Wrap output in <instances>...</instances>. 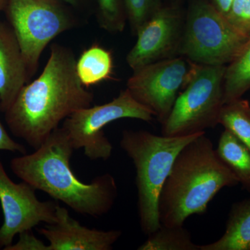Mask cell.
Listing matches in <instances>:
<instances>
[{
	"mask_svg": "<svg viewBox=\"0 0 250 250\" xmlns=\"http://www.w3.org/2000/svg\"><path fill=\"white\" fill-rule=\"evenodd\" d=\"M74 150L61 126L34 152L14 158L10 167L22 182L77 213L94 218L103 216L111 209L118 196L116 179L106 173L89 184L82 182L70 167Z\"/></svg>",
	"mask_w": 250,
	"mask_h": 250,
	"instance_id": "2",
	"label": "cell"
},
{
	"mask_svg": "<svg viewBox=\"0 0 250 250\" xmlns=\"http://www.w3.org/2000/svg\"><path fill=\"white\" fill-rule=\"evenodd\" d=\"M218 124L234 135L250 150V106L241 98L225 104L220 110Z\"/></svg>",
	"mask_w": 250,
	"mask_h": 250,
	"instance_id": "19",
	"label": "cell"
},
{
	"mask_svg": "<svg viewBox=\"0 0 250 250\" xmlns=\"http://www.w3.org/2000/svg\"><path fill=\"white\" fill-rule=\"evenodd\" d=\"M221 161L234 174L243 188L250 192V150L234 135L225 129L215 149Z\"/></svg>",
	"mask_w": 250,
	"mask_h": 250,
	"instance_id": "16",
	"label": "cell"
},
{
	"mask_svg": "<svg viewBox=\"0 0 250 250\" xmlns=\"http://www.w3.org/2000/svg\"><path fill=\"white\" fill-rule=\"evenodd\" d=\"M36 189L22 182L11 180L0 160V204L4 222L0 227V249L14 243L16 235L40 223L54 224L57 221L58 201H40Z\"/></svg>",
	"mask_w": 250,
	"mask_h": 250,
	"instance_id": "10",
	"label": "cell"
},
{
	"mask_svg": "<svg viewBox=\"0 0 250 250\" xmlns=\"http://www.w3.org/2000/svg\"><path fill=\"white\" fill-rule=\"evenodd\" d=\"M192 65V62L183 58L165 59L148 64L134 70L126 89L164 123L173 107L179 90L188 80Z\"/></svg>",
	"mask_w": 250,
	"mask_h": 250,
	"instance_id": "9",
	"label": "cell"
},
{
	"mask_svg": "<svg viewBox=\"0 0 250 250\" xmlns=\"http://www.w3.org/2000/svg\"><path fill=\"white\" fill-rule=\"evenodd\" d=\"M1 112V102H0V113ZM2 113V112H1ZM0 150L9 151L11 152H19L21 154H26V149L23 145L20 144L15 141L10 136L9 133L1 123L0 119Z\"/></svg>",
	"mask_w": 250,
	"mask_h": 250,
	"instance_id": "24",
	"label": "cell"
},
{
	"mask_svg": "<svg viewBox=\"0 0 250 250\" xmlns=\"http://www.w3.org/2000/svg\"><path fill=\"white\" fill-rule=\"evenodd\" d=\"M168 1H175V0H168Z\"/></svg>",
	"mask_w": 250,
	"mask_h": 250,
	"instance_id": "28",
	"label": "cell"
},
{
	"mask_svg": "<svg viewBox=\"0 0 250 250\" xmlns=\"http://www.w3.org/2000/svg\"><path fill=\"white\" fill-rule=\"evenodd\" d=\"M30 77L12 28L0 22V102L2 113L14 103Z\"/></svg>",
	"mask_w": 250,
	"mask_h": 250,
	"instance_id": "13",
	"label": "cell"
},
{
	"mask_svg": "<svg viewBox=\"0 0 250 250\" xmlns=\"http://www.w3.org/2000/svg\"><path fill=\"white\" fill-rule=\"evenodd\" d=\"M233 0H212L211 4L220 14L226 16Z\"/></svg>",
	"mask_w": 250,
	"mask_h": 250,
	"instance_id": "25",
	"label": "cell"
},
{
	"mask_svg": "<svg viewBox=\"0 0 250 250\" xmlns=\"http://www.w3.org/2000/svg\"><path fill=\"white\" fill-rule=\"evenodd\" d=\"M250 88V39L226 67L224 78V104L241 98Z\"/></svg>",
	"mask_w": 250,
	"mask_h": 250,
	"instance_id": "17",
	"label": "cell"
},
{
	"mask_svg": "<svg viewBox=\"0 0 250 250\" xmlns=\"http://www.w3.org/2000/svg\"><path fill=\"white\" fill-rule=\"evenodd\" d=\"M154 116L126 89L109 103L75 111L62 122V127L75 150L83 149L90 160L105 161L113 152V146L103 131L106 125L123 118L149 122Z\"/></svg>",
	"mask_w": 250,
	"mask_h": 250,
	"instance_id": "8",
	"label": "cell"
},
{
	"mask_svg": "<svg viewBox=\"0 0 250 250\" xmlns=\"http://www.w3.org/2000/svg\"><path fill=\"white\" fill-rule=\"evenodd\" d=\"M76 62L71 49L53 44L41 75L23 87L4 113L12 134L34 149L72 113L91 106L93 94L81 83Z\"/></svg>",
	"mask_w": 250,
	"mask_h": 250,
	"instance_id": "1",
	"label": "cell"
},
{
	"mask_svg": "<svg viewBox=\"0 0 250 250\" xmlns=\"http://www.w3.org/2000/svg\"><path fill=\"white\" fill-rule=\"evenodd\" d=\"M6 3H7V0H0V12L5 9Z\"/></svg>",
	"mask_w": 250,
	"mask_h": 250,
	"instance_id": "27",
	"label": "cell"
},
{
	"mask_svg": "<svg viewBox=\"0 0 250 250\" xmlns=\"http://www.w3.org/2000/svg\"><path fill=\"white\" fill-rule=\"evenodd\" d=\"M100 27L109 32L124 30L127 19L123 0H97Z\"/></svg>",
	"mask_w": 250,
	"mask_h": 250,
	"instance_id": "20",
	"label": "cell"
},
{
	"mask_svg": "<svg viewBox=\"0 0 250 250\" xmlns=\"http://www.w3.org/2000/svg\"><path fill=\"white\" fill-rule=\"evenodd\" d=\"M180 11L173 6H161L136 32L137 40L126 56L133 70L165 59L178 49L182 38Z\"/></svg>",
	"mask_w": 250,
	"mask_h": 250,
	"instance_id": "11",
	"label": "cell"
},
{
	"mask_svg": "<svg viewBox=\"0 0 250 250\" xmlns=\"http://www.w3.org/2000/svg\"><path fill=\"white\" fill-rule=\"evenodd\" d=\"M200 250H250V199L233 206L223 236Z\"/></svg>",
	"mask_w": 250,
	"mask_h": 250,
	"instance_id": "14",
	"label": "cell"
},
{
	"mask_svg": "<svg viewBox=\"0 0 250 250\" xmlns=\"http://www.w3.org/2000/svg\"><path fill=\"white\" fill-rule=\"evenodd\" d=\"M225 18L237 30L250 39V0H233Z\"/></svg>",
	"mask_w": 250,
	"mask_h": 250,
	"instance_id": "22",
	"label": "cell"
},
{
	"mask_svg": "<svg viewBox=\"0 0 250 250\" xmlns=\"http://www.w3.org/2000/svg\"><path fill=\"white\" fill-rule=\"evenodd\" d=\"M17 243H13L4 250H48V245L36 238L32 230H28L19 233Z\"/></svg>",
	"mask_w": 250,
	"mask_h": 250,
	"instance_id": "23",
	"label": "cell"
},
{
	"mask_svg": "<svg viewBox=\"0 0 250 250\" xmlns=\"http://www.w3.org/2000/svg\"><path fill=\"white\" fill-rule=\"evenodd\" d=\"M203 133L167 136L146 131H123L120 144L136 168L140 226L147 236L161 226L159 195L176 157L184 146Z\"/></svg>",
	"mask_w": 250,
	"mask_h": 250,
	"instance_id": "4",
	"label": "cell"
},
{
	"mask_svg": "<svg viewBox=\"0 0 250 250\" xmlns=\"http://www.w3.org/2000/svg\"><path fill=\"white\" fill-rule=\"evenodd\" d=\"M38 231L49 242L48 250H111L122 235L121 230L86 228L59 205L56 223L46 224Z\"/></svg>",
	"mask_w": 250,
	"mask_h": 250,
	"instance_id": "12",
	"label": "cell"
},
{
	"mask_svg": "<svg viewBox=\"0 0 250 250\" xmlns=\"http://www.w3.org/2000/svg\"><path fill=\"white\" fill-rule=\"evenodd\" d=\"M238 184V179L219 158L206 132L199 135L179 152L161 189V225L183 226L190 215L205 213L222 188Z\"/></svg>",
	"mask_w": 250,
	"mask_h": 250,
	"instance_id": "3",
	"label": "cell"
},
{
	"mask_svg": "<svg viewBox=\"0 0 250 250\" xmlns=\"http://www.w3.org/2000/svg\"><path fill=\"white\" fill-rule=\"evenodd\" d=\"M60 0H7L6 15L29 75L37 70L41 54L49 42L70 30L75 22Z\"/></svg>",
	"mask_w": 250,
	"mask_h": 250,
	"instance_id": "7",
	"label": "cell"
},
{
	"mask_svg": "<svg viewBox=\"0 0 250 250\" xmlns=\"http://www.w3.org/2000/svg\"><path fill=\"white\" fill-rule=\"evenodd\" d=\"M131 29L136 34L139 28L160 9V0H123Z\"/></svg>",
	"mask_w": 250,
	"mask_h": 250,
	"instance_id": "21",
	"label": "cell"
},
{
	"mask_svg": "<svg viewBox=\"0 0 250 250\" xmlns=\"http://www.w3.org/2000/svg\"><path fill=\"white\" fill-rule=\"evenodd\" d=\"M76 70L81 83L87 88L110 80L113 70L111 52L94 44L77 59Z\"/></svg>",
	"mask_w": 250,
	"mask_h": 250,
	"instance_id": "15",
	"label": "cell"
},
{
	"mask_svg": "<svg viewBox=\"0 0 250 250\" xmlns=\"http://www.w3.org/2000/svg\"><path fill=\"white\" fill-rule=\"evenodd\" d=\"M249 39L211 3L200 0L190 8L177 50L194 63L226 65Z\"/></svg>",
	"mask_w": 250,
	"mask_h": 250,
	"instance_id": "6",
	"label": "cell"
},
{
	"mask_svg": "<svg viewBox=\"0 0 250 250\" xmlns=\"http://www.w3.org/2000/svg\"><path fill=\"white\" fill-rule=\"evenodd\" d=\"M61 1H63L64 2L72 5V6H76L79 3V0H61Z\"/></svg>",
	"mask_w": 250,
	"mask_h": 250,
	"instance_id": "26",
	"label": "cell"
},
{
	"mask_svg": "<svg viewBox=\"0 0 250 250\" xmlns=\"http://www.w3.org/2000/svg\"><path fill=\"white\" fill-rule=\"evenodd\" d=\"M226 65L192 62L184 91L177 96L170 114L162 123V135L187 136L205 132L218 124L224 105Z\"/></svg>",
	"mask_w": 250,
	"mask_h": 250,
	"instance_id": "5",
	"label": "cell"
},
{
	"mask_svg": "<svg viewBox=\"0 0 250 250\" xmlns=\"http://www.w3.org/2000/svg\"><path fill=\"white\" fill-rule=\"evenodd\" d=\"M139 250H200L192 241L191 235L183 226L161 225L156 231L148 235L147 241Z\"/></svg>",
	"mask_w": 250,
	"mask_h": 250,
	"instance_id": "18",
	"label": "cell"
}]
</instances>
